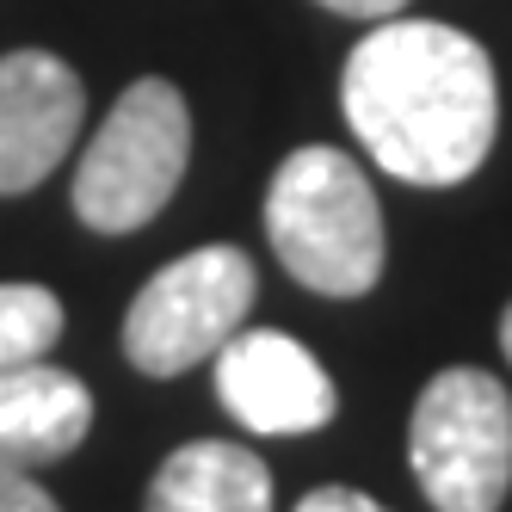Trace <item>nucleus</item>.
<instances>
[{"label":"nucleus","instance_id":"nucleus-1","mask_svg":"<svg viewBox=\"0 0 512 512\" xmlns=\"http://www.w3.org/2000/svg\"><path fill=\"white\" fill-rule=\"evenodd\" d=\"M340 112L383 173L408 186H457L494 149L500 87L469 31L395 13L352 44Z\"/></svg>","mask_w":512,"mask_h":512},{"label":"nucleus","instance_id":"nucleus-2","mask_svg":"<svg viewBox=\"0 0 512 512\" xmlns=\"http://www.w3.org/2000/svg\"><path fill=\"white\" fill-rule=\"evenodd\" d=\"M266 241L284 272L315 297H364L377 290L389 260L371 179L352 155L321 149V142L278 161L266 186Z\"/></svg>","mask_w":512,"mask_h":512},{"label":"nucleus","instance_id":"nucleus-3","mask_svg":"<svg viewBox=\"0 0 512 512\" xmlns=\"http://www.w3.org/2000/svg\"><path fill=\"white\" fill-rule=\"evenodd\" d=\"M192 161V112L173 81H130L75 167V216L93 235H136L173 204Z\"/></svg>","mask_w":512,"mask_h":512},{"label":"nucleus","instance_id":"nucleus-4","mask_svg":"<svg viewBox=\"0 0 512 512\" xmlns=\"http://www.w3.org/2000/svg\"><path fill=\"white\" fill-rule=\"evenodd\" d=\"M414 482L438 512H500L512 488V401L494 371H438L408 426Z\"/></svg>","mask_w":512,"mask_h":512},{"label":"nucleus","instance_id":"nucleus-5","mask_svg":"<svg viewBox=\"0 0 512 512\" xmlns=\"http://www.w3.org/2000/svg\"><path fill=\"white\" fill-rule=\"evenodd\" d=\"M253 260L241 247H192L173 266H161L149 284L136 290L124 315V358L142 377H179L192 364L216 358L253 309Z\"/></svg>","mask_w":512,"mask_h":512},{"label":"nucleus","instance_id":"nucleus-6","mask_svg":"<svg viewBox=\"0 0 512 512\" xmlns=\"http://www.w3.org/2000/svg\"><path fill=\"white\" fill-rule=\"evenodd\" d=\"M216 401L253 438H303L340 414V389L321 358L278 327H241L216 352Z\"/></svg>","mask_w":512,"mask_h":512},{"label":"nucleus","instance_id":"nucleus-7","mask_svg":"<svg viewBox=\"0 0 512 512\" xmlns=\"http://www.w3.org/2000/svg\"><path fill=\"white\" fill-rule=\"evenodd\" d=\"M87 87L50 50H7L0 56V198H19L62 167L81 142Z\"/></svg>","mask_w":512,"mask_h":512},{"label":"nucleus","instance_id":"nucleus-8","mask_svg":"<svg viewBox=\"0 0 512 512\" xmlns=\"http://www.w3.org/2000/svg\"><path fill=\"white\" fill-rule=\"evenodd\" d=\"M93 432V395L75 371H56L50 358L0 371V469L38 475L81 451Z\"/></svg>","mask_w":512,"mask_h":512},{"label":"nucleus","instance_id":"nucleus-9","mask_svg":"<svg viewBox=\"0 0 512 512\" xmlns=\"http://www.w3.org/2000/svg\"><path fill=\"white\" fill-rule=\"evenodd\" d=\"M142 512H272V469L235 438H192L155 469Z\"/></svg>","mask_w":512,"mask_h":512},{"label":"nucleus","instance_id":"nucleus-10","mask_svg":"<svg viewBox=\"0 0 512 512\" xmlns=\"http://www.w3.org/2000/svg\"><path fill=\"white\" fill-rule=\"evenodd\" d=\"M62 340V303L44 284H0V371L38 364Z\"/></svg>","mask_w":512,"mask_h":512},{"label":"nucleus","instance_id":"nucleus-11","mask_svg":"<svg viewBox=\"0 0 512 512\" xmlns=\"http://www.w3.org/2000/svg\"><path fill=\"white\" fill-rule=\"evenodd\" d=\"M0 512H62L31 475H19V469H0Z\"/></svg>","mask_w":512,"mask_h":512},{"label":"nucleus","instance_id":"nucleus-12","mask_svg":"<svg viewBox=\"0 0 512 512\" xmlns=\"http://www.w3.org/2000/svg\"><path fill=\"white\" fill-rule=\"evenodd\" d=\"M297 512H389V506H377L371 494H358V488H309L297 500Z\"/></svg>","mask_w":512,"mask_h":512},{"label":"nucleus","instance_id":"nucleus-13","mask_svg":"<svg viewBox=\"0 0 512 512\" xmlns=\"http://www.w3.org/2000/svg\"><path fill=\"white\" fill-rule=\"evenodd\" d=\"M315 7L340 13V19H364V25H377V19H395V13H408V0H315Z\"/></svg>","mask_w":512,"mask_h":512},{"label":"nucleus","instance_id":"nucleus-14","mask_svg":"<svg viewBox=\"0 0 512 512\" xmlns=\"http://www.w3.org/2000/svg\"><path fill=\"white\" fill-rule=\"evenodd\" d=\"M500 352H506V364H512V303H506V315H500Z\"/></svg>","mask_w":512,"mask_h":512}]
</instances>
